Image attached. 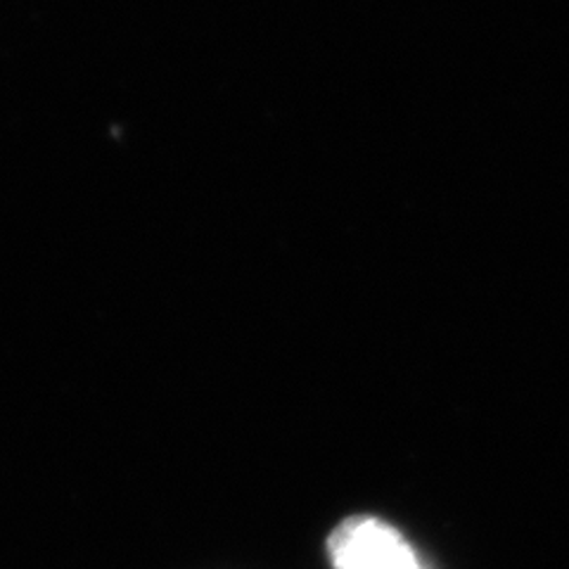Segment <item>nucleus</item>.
<instances>
[{
	"mask_svg": "<svg viewBox=\"0 0 569 569\" xmlns=\"http://www.w3.org/2000/svg\"><path fill=\"white\" fill-rule=\"evenodd\" d=\"M332 569H425L403 533L372 515L345 520L328 539Z\"/></svg>",
	"mask_w": 569,
	"mask_h": 569,
	"instance_id": "f257e3e1",
	"label": "nucleus"
}]
</instances>
